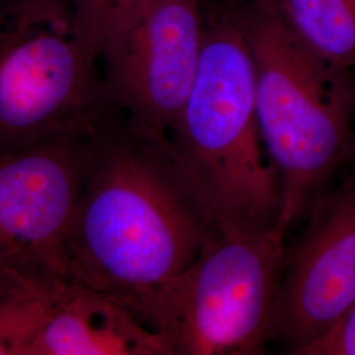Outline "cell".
<instances>
[{"mask_svg": "<svg viewBox=\"0 0 355 355\" xmlns=\"http://www.w3.org/2000/svg\"><path fill=\"white\" fill-rule=\"evenodd\" d=\"M167 133L112 107L83 139L64 280L133 308L220 236Z\"/></svg>", "mask_w": 355, "mask_h": 355, "instance_id": "obj_1", "label": "cell"}, {"mask_svg": "<svg viewBox=\"0 0 355 355\" xmlns=\"http://www.w3.org/2000/svg\"><path fill=\"white\" fill-rule=\"evenodd\" d=\"M167 136L221 234L280 228L282 183L258 123L253 55L234 16L205 28L190 92Z\"/></svg>", "mask_w": 355, "mask_h": 355, "instance_id": "obj_2", "label": "cell"}, {"mask_svg": "<svg viewBox=\"0 0 355 355\" xmlns=\"http://www.w3.org/2000/svg\"><path fill=\"white\" fill-rule=\"evenodd\" d=\"M234 19L253 55L258 123L279 174L280 228L287 230L345 161L353 136V71L306 46L275 0H252Z\"/></svg>", "mask_w": 355, "mask_h": 355, "instance_id": "obj_3", "label": "cell"}, {"mask_svg": "<svg viewBox=\"0 0 355 355\" xmlns=\"http://www.w3.org/2000/svg\"><path fill=\"white\" fill-rule=\"evenodd\" d=\"M286 232L220 234L133 315L170 355H257L272 337Z\"/></svg>", "mask_w": 355, "mask_h": 355, "instance_id": "obj_4", "label": "cell"}, {"mask_svg": "<svg viewBox=\"0 0 355 355\" xmlns=\"http://www.w3.org/2000/svg\"><path fill=\"white\" fill-rule=\"evenodd\" d=\"M67 0H0V157L80 137L114 105Z\"/></svg>", "mask_w": 355, "mask_h": 355, "instance_id": "obj_5", "label": "cell"}, {"mask_svg": "<svg viewBox=\"0 0 355 355\" xmlns=\"http://www.w3.org/2000/svg\"><path fill=\"white\" fill-rule=\"evenodd\" d=\"M202 0H150L104 46L108 102L167 133L187 99L203 45Z\"/></svg>", "mask_w": 355, "mask_h": 355, "instance_id": "obj_6", "label": "cell"}, {"mask_svg": "<svg viewBox=\"0 0 355 355\" xmlns=\"http://www.w3.org/2000/svg\"><path fill=\"white\" fill-rule=\"evenodd\" d=\"M85 136L0 157V266L40 288L67 287L64 246L80 189Z\"/></svg>", "mask_w": 355, "mask_h": 355, "instance_id": "obj_7", "label": "cell"}, {"mask_svg": "<svg viewBox=\"0 0 355 355\" xmlns=\"http://www.w3.org/2000/svg\"><path fill=\"white\" fill-rule=\"evenodd\" d=\"M297 248L286 255L271 341L290 354L324 338L355 304V183L318 198Z\"/></svg>", "mask_w": 355, "mask_h": 355, "instance_id": "obj_8", "label": "cell"}, {"mask_svg": "<svg viewBox=\"0 0 355 355\" xmlns=\"http://www.w3.org/2000/svg\"><path fill=\"white\" fill-rule=\"evenodd\" d=\"M28 355H170L159 334L102 292L67 287Z\"/></svg>", "mask_w": 355, "mask_h": 355, "instance_id": "obj_9", "label": "cell"}, {"mask_svg": "<svg viewBox=\"0 0 355 355\" xmlns=\"http://www.w3.org/2000/svg\"><path fill=\"white\" fill-rule=\"evenodd\" d=\"M293 32L334 67L355 70V0H275Z\"/></svg>", "mask_w": 355, "mask_h": 355, "instance_id": "obj_10", "label": "cell"}, {"mask_svg": "<svg viewBox=\"0 0 355 355\" xmlns=\"http://www.w3.org/2000/svg\"><path fill=\"white\" fill-rule=\"evenodd\" d=\"M62 288H33L0 303V355H28Z\"/></svg>", "mask_w": 355, "mask_h": 355, "instance_id": "obj_11", "label": "cell"}, {"mask_svg": "<svg viewBox=\"0 0 355 355\" xmlns=\"http://www.w3.org/2000/svg\"><path fill=\"white\" fill-rule=\"evenodd\" d=\"M76 29L89 54L99 62L107 42L150 0H67Z\"/></svg>", "mask_w": 355, "mask_h": 355, "instance_id": "obj_12", "label": "cell"}, {"mask_svg": "<svg viewBox=\"0 0 355 355\" xmlns=\"http://www.w3.org/2000/svg\"><path fill=\"white\" fill-rule=\"evenodd\" d=\"M303 355H355V304L329 333Z\"/></svg>", "mask_w": 355, "mask_h": 355, "instance_id": "obj_13", "label": "cell"}, {"mask_svg": "<svg viewBox=\"0 0 355 355\" xmlns=\"http://www.w3.org/2000/svg\"><path fill=\"white\" fill-rule=\"evenodd\" d=\"M40 288L7 267L0 266V303L19 293Z\"/></svg>", "mask_w": 355, "mask_h": 355, "instance_id": "obj_14", "label": "cell"}, {"mask_svg": "<svg viewBox=\"0 0 355 355\" xmlns=\"http://www.w3.org/2000/svg\"><path fill=\"white\" fill-rule=\"evenodd\" d=\"M345 161H346V162H353V164H355V133L352 136L350 142H349L347 152H346V155H345Z\"/></svg>", "mask_w": 355, "mask_h": 355, "instance_id": "obj_15", "label": "cell"}]
</instances>
